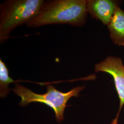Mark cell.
<instances>
[{
  "label": "cell",
  "instance_id": "obj_4",
  "mask_svg": "<svg viewBox=\"0 0 124 124\" xmlns=\"http://www.w3.org/2000/svg\"><path fill=\"white\" fill-rule=\"evenodd\" d=\"M94 70L96 73H108L113 78L120 104L118 113L111 124H118L119 116L124 106V65L123 61L120 57L108 56L95 65Z\"/></svg>",
  "mask_w": 124,
  "mask_h": 124
},
{
  "label": "cell",
  "instance_id": "obj_6",
  "mask_svg": "<svg viewBox=\"0 0 124 124\" xmlns=\"http://www.w3.org/2000/svg\"><path fill=\"white\" fill-rule=\"evenodd\" d=\"M107 26L113 42L119 46H124V11L120 6Z\"/></svg>",
  "mask_w": 124,
  "mask_h": 124
},
{
  "label": "cell",
  "instance_id": "obj_8",
  "mask_svg": "<svg viewBox=\"0 0 124 124\" xmlns=\"http://www.w3.org/2000/svg\"></svg>",
  "mask_w": 124,
  "mask_h": 124
},
{
  "label": "cell",
  "instance_id": "obj_2",
  "mask_svg": "<svg viewBox=\"0 0 124 124\" xmlns=\"http://www.w3.org/2000/svg\"><path fill=\"white\" fill-rule=\"evenodd\" d=\"M44 0H6L0 5V42L9 39L16 27L26 24L37 15Z\"/></svg>",
  "mask_w": 124,
  "mask_h": 124
},
{
  "label": "cell",
  "instance_id": "obj_7",
  "mask_svg": "<svg viewBox=\"0 0 124 124\" xmlns=\"http://www.w3.org/2000/svg\"><path fill=\"white\" fill-rule=\"evenodd\" d=\"M14 82V80L9 75L7 67L2 60L0 59V97L6 98L9 93V85Z\"/></svg>",
  "mask_w": 124,
  "mask_h": 124
},
{
  "label": "cell",
  "instance_id": "obj_1",
  "mask_svg": "<svg viewBox=\"0 0 124 124\" xmlns=\"http://www.w3.org/2000/svg\"><path fill=\"white\" fill-rule=\"evenodd\" d=\"M86 0H45L37 15L26 23L29 28L55 24L81 27L87 17Z\"/></svg>",
  "mask_w": 124,
  "mask_h": 124
},
{
  "label": "cell",
  "instance_id": "obj_5",
  "mask_svg": "<svg viewBox=\"0 0 124 124\" xmlns=\"http://www.w3.org/2000/svg\"><path fill=\"white\" fill-rule=\"evenodd\" d=\"M117 1L113 0H86V10L92 18L100 20L103 25L110 22L117 8Z\"/></svg>",
  "mask_w": 124,
  "mask_h": 124
},
{
  "label": "cell",
  "instance_id": "obj_3",
  "mask_svg": "<svg viewBox=\"0 0 124 124\" xmlns=\"http://www.w3.org/2000/svg\"><path fill=\"white\" fill-rule=\"evenodd\" d=\"M85 88V85L78 86L68 92L62 93L49 84L46 86V93L38 94L16 83L12 90L21 98L19 103L20 106H26L32 102L44 103L53 109L57 121L60 123L64 120L67 103L72 97L78 98L80 93Z\"/></svg>",
  "mask_w": 124,
  "mask_h": 124
}]
</instances>
